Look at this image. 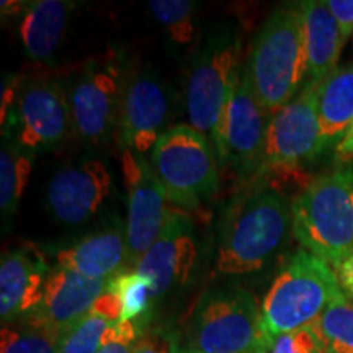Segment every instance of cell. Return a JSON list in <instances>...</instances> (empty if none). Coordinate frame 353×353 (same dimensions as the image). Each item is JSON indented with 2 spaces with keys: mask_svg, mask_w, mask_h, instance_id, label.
<instances>
[{
  "mask_svg": "<svg viewBox=\"0 0 353 353\" xmlns=\"http://www.w3.org/2000/svg\"><path fill=\"white\" fill-rule=\"evenodd\" d=\"M108 290L117 294L121 303L123 322L143 321V316L154 303L152 286L148 278L139 273L128 270L108 281Z\"/></svg>",
  "mask_w": 353,
  "mask_h": 353,
  "instance_id": "cell-26",
  "label": "cell"
},
{
  "mask_svg": "<svg viewBox=\"0 0 353 353\" xmlns=\"http://www.w3.org/2000/svg\"><path fill=\"white\" fill-rule=\"evenodd\" d=\"M241 39L229 30L211 34L190 70L187 113L190 126L216 145L229 95L241 72Z\"/></svg>",
  "mask_w": 353,
  "mask_h": 353,
  "instance_id": "cell-7",
  "label": "cell"
},
{
  "mask_svg": "<svg viewBox=\"0 0 353 353\" xmlns=\"http://www.w3.org/2000/svg\"><path fill=\"white\" fill-rule=\"evenodd\" d=\"M325 6L337 21L343 39L353 37V0H324Z\"/></svg>",
  "mask_w": 353,
  "mask_h": 353,
  "instance_id": "cell-30",
  "label": "cell"
},
{
  "mask_svg": "<svg viewBox=\"0 0 353 353\" xmlns=\"http://www.w3.org/2000/svg\"><path fill=\"white\" fill-rule=\"evenodd\" d=\"M268 353H329L317 324L283 334L272 342Z\"/></svg>",
  "mask_w": 353,
  "mask_h": 353,
  "instance_id": "cell-28",
  "label": "cell"
},
{
  "mask_svg": "<svg viewBox=\"0 0 353 353\" xmlns=\"http://www.w3.org/2000/svg\"><path fill=\"white\" fill-rule=\"evenodd\" d=\"M317 87L307 82L290 103L272 113L260 170L293 174L322 154Z\"/></svg>",
  "mask_w": 353,
  "mask_h": 353,
  "instance_id": "cell-8",
  "label": "cell"
},
{
  "mask_svg": "<svg viewBox=\"0 0 353 353\" xmlns=\"http://www.w3.org/2000/svg\"><path fill=\"white\" fill-rule=\"evenodd\" d=\"M329 353H353V301L341 294L317 319Z\"/></svg>",
  "mask_w": 353,
  "mask_h": 353,
  "instance_id": "cell-25",
  "label": "cell"
},
{
  "mask_svg": "<svg viewBox=\"0 0 353 353\" xmlns=\"http://www.w3.org/2000/svg\"><path fill=\"white\" fill-rule=\"evenodd\" d=\"M143 324L138 322L118 321L110 329L107 341L99 353H134V347L143 337Z\"/></svg>",
  "mask_w": 353,
  "mask_h": 353,
  "instance_id": "cell-29",
  "label": "cell"
},
{
  "mask_svg": "<svg viewBox=\"0 0 353 353\" xmlns=\"http://www.w3.org/2000/svg\"><path fill=\"white\" fill-rule=\"evenodd\" d=\"M72 7V3L64 0H37L28 3L20 23V39L30 59L43 63L54 54L63 41Z\"/></svg>",
  "mask_w": 353,
  "mask_h": 353,
  "instance_id": "cell-20",
  "label": "cell"
},
{
  "mask_svg": "<svg viewBox=\"0 0 353 353\" xmlns=\"http://www.w3.org/2000/svg\"><path fill=\"white\" fill-rule=\"evenodd\" d=\"M19 144L26 149L56 148L69 136L72 118L65 88L50 79H34L17 97Z\"/></svg>",
  "mask_w": 353,
  "mask_h": 353,
  "instance_id": "cell-12",
  "label": "cell"
},
{
  "mask_svg": "<svg viewBox=\"0 0 353 353\" xmlns=\"http://www.w3.org/2000/svg\"><path fill=\"white\" fill-rule=\"evenodd\" d=\"M195 260L196 245L192 223L187 216L174 213L159 239L131 270L151 281L156 301L188 280Z\"/></svg>",
  "mask_w": 353,
  "mask_h": 353,
  "instance_id": "cell-15",
  "label": "cell"
},
{
  "mask_svg": "<svg viewBox=\"0 0 353 353\" xmlns=\"http://www.w3.org/2000/svg\"><path fill=\"white\" fill-rule=\"evenodd\" d=\"M169 114V95L152 74L131 77L123 88L118 138L125 151H152Z\"/></svg>",
  "mask_w": 353,
  "mask_h": 353,
  "instance_id": "cell-14",
  "label": "cell"
},
{
  "mask_svg": "<svg viewBox=\"0 0 353 353\" xmlns=\"http://www.w3.org/2000/svg\"><path fill=\"white\" fill-rule=\"evenodd\" d=\"M112 192L103 162L85 161L56 172L48 183L46 208L59 223L74 226L90 219Z\"/></svg>",
  "mask_w": 353,
  "mask_h": 353,
  "instance_id": "cell-13",
  "label": "cell"
},
{
  "mask_svg": "<svg viewBox=\"0 0 353 353\" xmlns=\"http://www.w3.org/2000/svg\"><path fill=\"white\" fill-rule=\"evenodd\" d=\"M57 267L77 272L94 280H112L130 270L126 232L107 229L82 239L56 254Z\"/></svg>",
  "mask_w": 353,
  "mask_h": 353,
  "instance_id": "cell-18",
  "label": "cell"
},
{
  "mask_svg": "<svg viewBox=\"0 0 353 353\" xmlns=\"http://www.w3.org/2000/svg\"><path fill=\"white\" fill-rule=\"evenodd\" d=\"M245 68L254 94L268 113L278 112L299 94L307 76L299 3L276 8L268 17L257 33Z\"/></svg>",
  "mask_w": 353,
  "mask_h": 353,
  "instance_id": "cell-1",
  "label": "cell"
},
{
  "mask_svg": "<svg viewBox=\"0 0 353 353\" xmlns=\"http://www.w3.org/2000/svg\"><path fill=\"white\" fill-rule=\"evenodd\" d=\"M341 294L332 267L306 249L298 250L265 294V332L273 342L280 335L314 324Z\"/></svg>",
  "mask_w": 353,
  "mask_h": 353,
  "instance_id": "cell-5",
  "label": "cell"
},
{
  "mask_svg": "<svg viewBox=\"0 0 353 353\" xmlns=\"http://www.w3.org/2000/svg\"><path fill=\"white\" fill-rule=\"evenodd\" d=\"M293 232L304 249L332 265L353 249V164L312 180L291 201Z\"/></svg>",
  "mask_w": 353,
  "mask_h": 353,
  "instance_id": "cell-4",
  "label": "cell"
},
{
  "mask_svg": "<svg viewBox=\"0 0 353 353\" xmlns=\"http://www.w3.org/2000/svg\"><path fill=\"white\" fill-rule=\"evenodd\" d=\"M134 353H174V348L162 335L148 332L136 343Z\"/></svg>",
  "mask_w": 353,
  "mask_h": 353,
  "instance_id": "cell-32",
  "label": "cell"
},
{
  "mask_svg": "<svg viewBox=\"0 0 353 353\" xmlns=\"http://www.w3.org/2000/svg\"><path fill=\"white\" fill-rule=\"evenodd\" d=\"M108 281L94 280L68 268L56 267L46 278L41 304L28 317L63 337L76 322L90 312L97 299L107 291Z\"/></svg>",
  "mask_w": 353,
  "mask_h": 353,
  "instance_id": "cell-16",
  "label": "cell"
},
{
  "mask_svg": "<svg viewBox=\"0 0 353 353\" xmlns=\"http://www.w3.org/2000/svg\"><path fill=\"white\" fill-rule=\"evenodd\" d=\"M32 174V159L13 141H3L0 151V208L12 216L19 208L26 183Z\"/></svg>",
  "mask_w": 353,
  "mask_h": 353,
  "instance_id": "cell-23",
  "label": "cell"
},
{
  "mask_svg": "<svg viewBox=\"0 0 353 353\" xmlns=\"http://www.w3.org/2000/svg\"><path fill=\"white\" fill-rule=\"evenodd\" d=\"M174 348V347H172ZM174 353H185V352H180V350H176V348H174Z\"/></svg>",
  "mask_w": 353,
  "mask_h": 353,
  "instance_id": "cell-35",
  "label": "cell"
},
{
  "mask_svg": "<svg viewBox=\"0 0 353 353\" xmlns=\"http://www.w3.org/2000/svg\"><path fill=\"white\" fill-rule=\"evenodd\" d=\"M0 6H2L3 13H6V12L12 13V12L20 10L21 6H23V2H10V0H2V3H0Z\"/></svg>",
  "mask_w": 353,
  "mask_h": 353,
  "instance_id": "cell-34",
  "label": "cell"
},
{
  "mask_svg": "<svg viewBox=\"0 0 353 353\" xmlns=\"http://www.w3.org/2000/svg\"><path fill=\"white\" fill-rule=\"evenodd\" d=\"M335 161L342 165H348L353 162V123L342 136L337 145L334 148Z\"/></svg>",
  "mask_w": 353,
  "mask_h": 353,
  "instance_id": "cell-33",
  "label": "cell"
},
{
  "mask_svg": "<svg viewBox=\"0 0 353 353\" xmlns=\"http://www.w3.org/2000/svg\"><path fill=\"white\" fill-rule=\"evenodd\" d=\"M149 162L169 201L180 208H198L218 192L214 148L193 126L176 125L162 132Z\"/></svg>",
  "mask_w": 353,
  "mask_h": 353,
  "instance_id": "cell-6",
  "label": "cell"
},
{
  "mask_svg": "<svg viewBox=\"0 0 353 353\" xmlns=\"http://www.w3.org/2000/svg\"><path fill=\"white\" fill-rule=\"evenodd\" d=\"M61 335L44 327L28 316L3 324L0 353H59Z\"/></svg>",
  "mask_w": 353,
  "mask_h": 353,
  "instance_id": "cell-24",
  "label": "cell"
},
{
  "mask_svg": "<svg viewBox=\"0 0 353 353\" xmlns=\"http://www.w3.org/2000/svg\"><path fill=\"white\" fill-rule=\"evenodd\" d=\"M262 307L249 291L223 286L206 291L185 329V353H268Z\"/></svg>",
  "mask_w": 353,
  "mask_h": 353,
  "instance_id": "cell-3",
  "label": "cell"
},
{
  "mask_svg": "<svg viewBox=\"0 0 353 353\" xmlns=\"http://www.w3.org/2000/svg\"><path fill=\"white\" fill-rule=\"evenodd\" d=\"M299 7L307 56V82L319 85L337 69L345 39L324 0H306L299 2Z\"/></svg>",
  "mask_w": 353,
  "mask_h": 353,
  "instance_id": "cell-19",
  "label": "cell"
},
{
  "mask_svg": "<svg viewBox=\"0 0 353 353\" xmlns=\"http://www.w3.org/2000/svg\"><path fill=\"white\" fill-rule=\"evenodd\" d=\"M123 170L128 187L126 242L130 270L151 249L164 231L170 216L169 198L143 154L123 152Z\"/></svg>",
  "mask_w": 353,
  "mask_h": 353,
  "instance_id": "cell-11",
  "label": "cell"
},
{
  "mask_svg": "<svg viewBox=\"0 0 353 353\" xmlns=\"http://www.w3.org/2000/svg\"><path fill=\"white\" fill-rule=\"evenodd\" d=\"M121 319V303L112 290L97 299L90 312L70 327L61 339L59 353H99L110 329Z\"/></svg>",
  "mask_w": 353,
  "mask_h": 353,
  "instance_id": "cell-22",
  "label": "cell"
},
{
  "mask_svg": "<svg viewBox=\"0 0 353 353\" xmlns=\"http://www.w3.org/2000/svg\"><path fill=\"white\" fill-rule=\"evenodd\" d=\"M293 229L291 203L275 188H262L237 203L218 247L216 267L224 275L259 272Z\"/></svg>",
  "mask_w": 353,
  "mask_h": 353,
  "instance_id": "cell-2",
  "label": "cell"
},
{
  "mask_svg": "<svg viewBox=\"0 0 353 353\" xmlns=\"http://www.w3.org/2000/svg\"><path fill=\"white\" fill-rule=\"evenodd\" d=\"M50 270L37 247L25 245L3 254L0 262V319L10 324L37 311Z\"/></svg>",
  "mask_w": 353,
  "mask_h": 353,
  "instance_id": "cell-17",
  "label": "cell"
},
{
  "mask_svg": "<svg viewBox=\"0 0 353 353\" xmlns=\"http://www.w3.org/2000/svg\"><path fill=\"white\" fill-rule=\"evenodd\" d=\"M123 88L120 72L112 64H90L74 77L65 95L79 138L101 144L118 131Z\"/></svg>",
  "mask_w": 353,
  "mask_h": 353,
  "instance_id": "cell-9",
  "label": "cell"
},
{
  "mask_svg": "<svg viewBox=\"0 0 353 353\" xmlns=\"http://www.w3.org/2000/svg\"><path fill=\"white\" fill-rule=\"evenodd\" d=\"M330 267L337 276L342 293L353 301V249L343 254L339 260H335Z\"/></svg>",
  "mask_w": 353,
  "mask_h": 353,
  "instance_id": "cell-31",
  "label": "cell"
},
{
  "mask_svg": "<svg viewBox=\"0 0 353 353\" xmlns=\"http://www.w3.org/2000/svg\"><path fill=\"white\" fill-rule=\"evenodd\" d=\"M152 17L165 26L175 43L187 44L193 38L195 2L190 0H151L148 3Z\"/></svg>",
  "mask_w": 353,
  "mask_h": 353,
  "instance_id": "cell-27",
  "label": "cell"
},
{
  "mask_svg": "<svg viewBox=\"0 0 353 353\" xmlns=\"http://www.w3.org/2000/svg\"><path fill=\"white\" fill-rule=\"evenodd\" d=\"M272 113L255 97L247 68L242 65L229 95L216 139V152L241 170L260 167Z\"/></svg>",
  "mask_w": 353,
  "mask_h": 353,
  "instance_id": "cell-10",
  "label": "cell"
},
{
  "mask_svg": "<svg viewBox=\"0 0 353 353\" xmlns=\"http://www.w3.org/2000/svg\"><path fill=\"white\" fill-rule=\"evenodd\" d=\"M322 152L335 148L353 123V64L337 68L317 87Z\"/></svg>",
  "mask_w": 353,
  "mask_h": 353,
  "instance_id": "cell-21",
  "label": "cell"
}]
</instances>
